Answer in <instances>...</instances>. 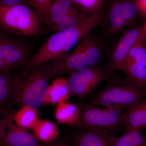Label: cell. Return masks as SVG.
<instances>
[{
    "mask_svg": "<svg viewBox=\"0 0 146 146\" xmlns=\"http://www.w3.org/2000/svg\"><path fill=\"white\" fill-rule=\"evenodd\" d=\"M102 20L100 11L87 16L73 28L56 32L50 36L32 56L27 64V69L44 65L70 52L84 36L99 25Z\"/></svg>",
    "mask_w": 146,
    "mask_h": 146,
    "instance_id": "obj_1",
    "label": "cell"
},
{
    "mask_svg": "<svg viewBox=\"0 0 146 146\" xmlns=\"http://www.w3.org/2000/svg\"><path fill=\"white\" fill-rule=\"evenodd\" d=\"M86 36L70 52L51 61L49 64L54 77L82 70L99 62L102 56L99 44L96 39Z\"/></svg>",
    "mask_w": 146,
    "mask_h": 146,
    "instance_id": "obj_2",
    "label": "cell"
},
{
    "mask_svg": "<svg viewBox=\"0 0 146 146\" xmlns=\"http://www.w3.org/2000/svg\"><path fill=\"white\" fill-rule=\"evenodd\" d=\"M54 77L49 63L31 68L25 78L21 80L14 97L23 106L39 108L44 104L49 82Z\"/></svg>",
    "mask_w": 146,
    "mask_h": 146,
    "instance_id": "obj_3",
    "label": "cell"
},
{
    "mask_svg": "<svg viewBox=\"0 0 146 146\" xmlns=\"http://www.w3.org/2000/svg\"><path fill=\"white\" fill-rule=\"evenodd\" d=\"M78 127L98 129L108 131L124 127V108L119 105L100 108L90 104L80 105Z\"/></svg>",
    "mask_w": 146,
    "mask_h": 146,
    "instance_id": "obj_4",
    "label": "cell"
},
{
    "mask_svg": "<svg viewBox=\"0 0 146 146\" xmlns=\"http://www.w3.org/2000/svg\"><path fill=\"white\" fill-rule=\"evenodd\" d=\"M41 21L33 9L23 3L12 6L0 4V24L14 34L23 36L38 34L41 31Z\"/></svg>",
    "mask_w": 146,
    "mask_h": 146,
    "instance_id": "obj_5",
    "label": "cell"
},
{
    "mask_svg": "<svg viewBox=\"0 0 146 146\" xmlns=\"http://www.w3.org/2000/svg\"><path fill=\"white\" fill-rule=\"evenodd\" d=\"M146 92L138 89L129 82L126 84L107 86L94 94L90 104L106 107L119 105L127 110L141 102Z\"/></svg>",
    "mask_w": 146,
    "mask_h": 146,
    "instance_id": "obj_6",
    "label": "cell"
},
{
    "mask_svg": "<svg viewBox=\"0 0 146 146\" xmlns=\"http://www.w3.org/2000/svg\"><path fill=\"white\" fill-rule=\"evenodd\" d=\"M144 37L143 31L123 62L119 70L125 74L130 83L146 92V52Z\"/></svg>",
    "mask_w": 146,
    "mask_h": 146,
    "instance_id": "obj_7",
    "label": "cell"
},
{
    "mask_svg": "<svg viewBox=\"0 0 146 146\" xmlns=\"http://www.w3.org/2000/svg\"><path fill=\"white\" fill-rule=\"evenodd\" d=\"M68 84L71 94L83 99L107 78L104 71L98 66L86 68L70 74Z\"/></svg>",
    "mask_w": 146,
    "mask_h": 146,
    "instance_id": "obj_8",
    "label": "cell"
},
{
    "mask_svg": "<svg viewBox=\"0 0 146 146\" xmlns=\"http://www.w3.org/2000/svg\"><path fill=\"white\" fill-rule=\"evenodd\" d=\"M138 11L133 0H115L108 13V30L110 34L119 32L136 20Z\"/></svg>",
    "mask_w": 146,
    "mask_h": 146,
    "instance_id": "obj_9",
    "label": "cell"
},
{
    "mask_svg": "<svg viewBox=\"0 0 146 146\" xmlns=\"http://www.w3.org/2000/svg\"><path fill=\"white\" fill-rule=\"evenodd\" d=\"M143 32V26L125 32L112 49L110 58V70H119L124 60Z\"/></svg>",
    "mask_w": 146,
    "mask_h": 146,
    "instance_id": "obj_10",
    "label": "cell"
},
{
    "mask_svg": "<svg viewBox=\"0 0 146 146\" xmlns=\"http://www.w3.org/2000/svg\"><path fill=\"white\" fill-rule=\"evenodd\" d=\"M8 127L0 146H43L42 144L25 128L13 123L11 115H7Z\"/></svg>",
    "mask_w": 146,
    "mask_h": 146,
    "instance_id": "obj_11",
    "label": "cell"
},
{
    "mask_svg": "<svg viewBox=\"0 0 146 146\" xmlns=\"http://www.w3.org/2000/svg\"><path fill=\"white\" fill-rule=\"evenodd\" d=\"M71 140L73 146H109L108 137L110 133L98 129L78 127Z\"/></svg>",
    "mask_w": 146,
    "mask_h": 146,
    "instance_id": "obj_12",
    "label": "cell"
},
{
    "mask_svg": "<svg viewBox=\"0 0 146 146\" xmlns=\"http://www.w3.org/2000/svg\"><path fill=\"white\" fill-rule=\"evenodd\" d=\"M71 94L68 79L58 78L49 85L44 104H60L68 100Z\"/></svg>",
    "mask_w": 146,
    "mask_h": 146,
    "instance_id": "obj_13",
    "label": "cell"
},
{
    "mask_svg": "<svg viewBox=\"0 0 146 146\" xmlns=\"http://www.w3.org/2000/svg\"><path fill=\"white\" fill-rule=\"evenodd\" d=\"M54 115L60 124L76 127L79 121L80 109L74 104L64 102L58 104Z\"/></svg>",
    "mask_w": 146,
    "mask_h": 146,
    "instance_id": "obj_14",
    "label": "cell"
},
{
    "mask_svg": "<svg viewBox=\"0 0 146 146\" xmlns=\"http://www.w3.org/2000/svg\"><path fill=\"white\" fill-rule=\"evenodd\" d=\"M32 129L36 139L44 143L52 142L59 137L57 125L48 120H39Z\"/></svg>",
    "mask_w": 146,
    "mask_h": 146,
    "instance_id": "obj_15",
    "label": "cell"
},
{
    "mask_svg": "<svg viewBox=\"0 0 146 146\" xmlns=\"http://www.w3.org/2000/svg\"><path fill=\"white\" fill-rule=\"evenodd\" d=\"M109 146H146V139L140 131L125 132L119 137H108Z\"/></svg>",
    "mask_w": 146,
    "mask_h": 146,
    "instance_id": "obj_16",
    "label": "cell"
},
{
    "mask_svg": "<svg viewBox=\"0 0 146 146\" xmlns=\"http://www.w3.org/2000/svg\"><path fill=\"white\" fill-rule=\"evenodd\" d=\"M11 116L16 125L25 129L33 128L39 120L36 109L27 106Z\"/></svg>",
    "mask_w": 146,
    "mask_h": 146,
    "instance_id": "obj_17",
    "label": "cell"
},
{
    "mask_svg": "<svg viewBox=\"0 0 146 146\" xmlns=\"http://www.w3.org/2000/svg\"><path fill=\"white\" fill-rule=\"evenodd\" d=\"M87 16H84V14L81 13L76 14L65 13L58 22L51 27V28L52 31L55 32L73 28L76 26Z\"/></svg>",
    "mask_w": 146,
    "mask_h": 146,
    "instance_id": "obj_18",
    "label": "cell"
},
{
    "mask_svg": "<svg viewBox=\"0 0 146 146\" xmlns=\"http://www.w3.org/2000/svg\"><path fill=\"white\" fill-rule=\"evenodd\" d=\"M28 49L25 46L21 45L11 54L3 59L7 73L18 66L26 57L28 54Z\"/></svg>",
    "mask_w": 146,
    "mask_h": 146,
    "instance_id": "obj_19",
    "label": "cell"
},
{
    "mask_svg": "<svg viewBox=\"0 0 146 146\" xmlns=\"http://www.w3.org/2000/svg\"><path fill=\"white\" fill-rule=\"evenodd\" d=\"M56 0H23L30 6L36 14L40 17L41 21L48 23V14L50 7Z\"/></svg>",
    "mask_w": 146,
    "mask_h": 146,
    "instance_id": "obj_20",
    "label": "cell"
},
{
    "mask_svg": "<svg viewBox=\"0 0 146 146\" xmlns=\"http://www.w3.org/2000/svg\"><path fill=\"white\" fill-rule=\"evenodd\" d=\"M72 4L83 14L89 15L99 11L104 0H70Z\"/></svg>",
    "mask_w": 146,
    "mask_h": 146,
    "instance_id": "obj_21",
    "label": "cell"
},
{
    "mask_svg": "<svg viewBox=\"0 0 146 146\" xmlns=\"http://www.w3.org/2000/svg\"><path fill=\"white\" fill-rule=\"evenodd\" d=\"M21 45L15 41L0 39V58L5 59Z\"/></svg>",
    "mask_w": 146,
    "mask_h": 146,
    "instance_id": "obj_22",
    "label": "cell"
},
{
    "mask_svg": "<svg viewBox=\"0 0 146 146\" xmlns=\"http://www.w3.org/2000/svg\"><path fill=\"white\" fill-rule=\"evenodd\" d=\"M43 146H73V145L70 139L58 138L52 142L44 144Z\"/></svg>",
    "mask_w": 146,
    "mask_h": 146,
    "instance_id": "obj_23",
    "label": "cell"
},
{
    "mask_svg": "<svg viewBox=\"0 0 146 146\" xmlns=\"http://www.w3.org/2000/svg\"><path fill=\"white\" fill-rule=\"evenodd\" d=\"M7 116L4 118L0 119V146L1 145L3 139L5 136L8 127Z\"/></svg>",
    "mask_w": 146,
    "mask_h": 146,
    "instance_id": "obj_24",
    "label": "cell"
},
{
    "mask_svg": "<svg viewBox=\"0 0 146 146\" xmlns=\"http://www.w3.org/2000/svg\"><path fill=\"white\" fill-rule=\"evenodd\" d=\"M138 9V14L146 19V0H134Z\"/></svg>",
    "mask_w": 146,
    "mask_h": 146,
    "instance_id": "obj_25",
    "label": "cell"
},
{
    "mask_svg": "<svg viewBox=\"0 0 146 146\" xmlns=\"http://www.w3.org/2000/svg\"><path fill=\"white\" fill-rule=\"evenodd\" d=\"M18 78L11 76L8 74H0V86L7 85L14 82Z\"/></svg>",
    "mask_w": 146,
    "mask_h": 146,
    "instance_id": "obj_26",
    "label": "cell"
},
{
    "mask_svg": "<svg viewBox=\"0 0 146 146\" xmlns=\"http://www.w3.org/2000/svg\"><path fill=\"white\" fill-rule=\"evenodd\" d=\"M23 0H0V4L12 6L23 3Z\"/></svg>",
    "mask_w": 146,
    "mask_h": 146,
    "instance_id": "obj_27",
    "label": "cell"
},
{
    "mask_svg": "<svg viewBox=\"0 0 146 146\" xmlns=\"http://www.w3.org/2000/svg\"><path fill=\"white\" fill-rule=\"evenodd\" d=\"M3 59L0 58V74H8Z\"/></svg>",
    "mask_w": 146,
    "mask_h": 146,
    "instance_id": "obj_28",
    "label": "cell"
},
{
    "mask_svg": "<svg viewBox=\"0 0 146 146\" xmlns=\"http://www.w3.org/2000/svg\"><path fill=\"white\" fill-rule=\"evenodd\" d=\"M143 29L144 32L145 33V34L146 35V22L143 25Z\"/></svg>",
    "mask_w": 146,
    "mask_h": 146,
    "instance_id": "obj_29",
    "label": "cell"
},
{
    "mask_svg": "<svg viewBox=\"0 0 146 146\" xmlns=\"http://www.w3.org/2000/svg\"><path fill=\"white\" fill-rule=\"evenodd\" d=\"M145 34V37H144V44H145V48L146 52V35Z\"/></svg>",
    "mask_w": 146,
    "mask_h": 146,
    "instance_id": "obj_30",
    "label": "cell"
},
{
    "mask_svg": "<svg viewBox=\"0 0 146 146\" xmlns=\"http://www.w3.org/2000/svg\"><path fill=\"white\" fill-rule=\"evenodd\" d=\"M2 112V107L0 106V119L1 118V115Z\"/></svg>",
    "mask_w": 146,
    "mask_h": 146,
    "instance_id": "obj_31",
    "label": "cell"
},
{
    "mask_svg": "<svg viewBox=\"0 0 146 146\" xmlns=\"http://www.w3.org/2000/svg\"><path fill=\"white\" fill-rule=\"evenodd\" d=\"M145 138L146 139V134L145 136Z\"/></svg>",
    "mask_w": 146,
    "mask_h": 146,
    "instance_id": "obj_32",
    "label": "cell"
}]
</instances>
